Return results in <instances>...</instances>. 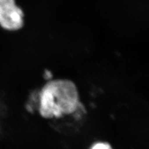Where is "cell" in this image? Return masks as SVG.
<instances>
[{"label": "cell", "instance_id": "6da1fadb", "mask_svg": "<svg viewBox=\"0 0 149 149\" xmlns=\"http://www.w3.org/2000/svg\"><path fill=\"white\" fill-rule=\"evenodd\" d=\"M38 109L46 119L80 118L83 106L75 84L65 79L50 80L39 92Z\"/></svg>", "mask_w": 149, "mask_h": 149}, {"label": "cell", "instance_id": "7a4b0ae2", "mask_svg": "<svg viewBox=\"0 0 149 149\" xmlns=\"http://www.w3.org/2000/svg\"><path fill=\"white\" fill-rule=\"evenodd\" d=\"M24 24V12L15 0H0V27L8 31H16Z\"/></svg>", "mask_w": 149, "mask_h": 149}, {"label": "cell", "instance_id": "3957f363", "mask_svg": "<svg viewBox=\"0 0 149 149\" xmlns=\"http://www.w3.org/2000/svg\"><path fill=\"white\" fill-rule=\"evenodd\" d=\"M90 149H113L109 143L104 142H98L95 143Z\"/></svg>", "mask_w": 149, "mask_h": 149}]
</instances>
